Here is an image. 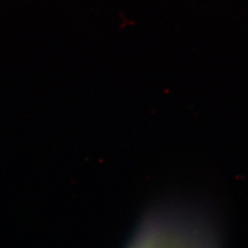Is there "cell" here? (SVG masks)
<instances>
[{
    "label": "cell",
    "instance_id": "1",
    "mask_svg": "<svg viewBox=\"0 0 248 248\" xmlns=\"http://www.w3.org/2000/svg\"><path fill=\"white\" fill-rule=\"evenodd\" d=\"M136 248H220L219 231L203 208L174 205L151 216L137 237Z\"/></svg>",
    "mask_w": 248,
    "mask_h": 248
}]
</instances>
